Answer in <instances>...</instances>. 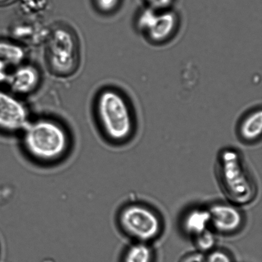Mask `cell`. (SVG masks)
I'll use <instances>...</instances> for the list:
<instances>
[{
	"label": "cell",
	"mask_w": 262,
	"mask_h": 262,
	"mask_svg": "<svg viewBox=\"0 0 262 262\" xmlns=\"http://www.w3.org/2000/svg\"><path fill=\"white\" fill-rule=\"evenodd\" d=\"M119 222L123 230L139 243L155 239L162 230L158 214L150 208L140 204L125 207L120 213Z\"/></svg>",
	"instance_id": "5"
},
{
	"label": "cell",
	"mask_w": 262,
	"mask_h": 262,
	"mask_svg": "<svg viewBox=\"0 0 262 262\" xmlns=\"http://www.w3.org/2000/svg\"><path fill=\"white\" fill-rule=\"evenodd\" d=\"M24 145L33 158L42 161L56 160L66 153L68 133L59 123L40 119L25 128Z\"/></svg>",
	"instance_id": "1"
},
{
	"label": "cell",
	"mask_w": 262,
	"mask_h": 262,
	"mask_svg": "<svg viewBox=\"0 0 262 262\" xmlns=\"http://www.w3.org/2000/svg\"><path fill=\"white\" fill-rule=\"evenodd\" d=\"M219 162L220 181L226 196L233 204H250L256 196V187L240 154L234 149H225Z\"/></svg>",
	"instance_id": "3"
},
{
	"label": "cell",
	"mask_w": 262,
	"mask_h": 262,
	"mask_svg": "<svg viewBox=\"0 0 262 262\" xmlns=\"http://www.w3.org/2000/svg\"><path fill=\"white\" fill-rule=\"evenodd\" d=\"M152 252L144 243H137L131 246L125 253L124 262H151Z\"/></svg>",
	"instance_id": "13"
},
{
	"label": "cell",
	"mask_w": 262,
	"mask_h": 262,
	"mask_svg": "<svg viewBox=\"0 0 262 262\" xmlns=\"http://www.w3.org/2000/svg\"><path fill=\"white\" fill-rule=\"evenodd\" d=\"M45 53L49 68L56 75L69 76L78 68V41L68 27L58 26L48 33Z\"/></svg>",
	"instance_id": "4"
},
{
	"label": "cell",
	"mask_w": 262,
	"mask_h": 262,
	"mask_svg": "<svg viewBox=\"0 0 262 262\" xmlns=\"http://www.w3.org/2000/svg\"><path fill=\"white\" fill-rule=\"evenodd\" d=\"M210 225L217 232L232 233L237 232L242 227L244 216L242 212L235 205L218 203L209 209Z\"/></svg>",
	"instance_id": "8"
},
{
	"label": "cell",
	"mask_w": 262,
	"mask_h": 262,
	"mask_svg": "<svg viewBox=\"0 0 262 262\" xmlns=\"http://www.w3.org/2000/svg\"><path fill=\"white\" fill-rule=\"evenodd\" d=\"M26 57L24 48L19 43L0 40V66L8 69L23 63Z\"/></svg>",
	"instance_id": "10"
},
{
	"label": "cell",
	"mask_w": 262,
	"mask_h": 262,
	"mask_svg": "<svg viewBox=\"0 0 262 262\" xmlns=\"http://www.w3.org/2000/svg\"><path fill=\"white\" fill-rule=\"evenodd\" d=\"M262 133V112L255 110L243 120L240 127V135L246 141H256Z\"/></svg>",
	"instance_id": "12"
},
{
	"label": "cell",
	"mask_w": 262,
	"mask_h": 262,
	"mask_svg": "<svg viewBox=\"0 0 262 262\" xmlns=\"http://www.w3.org/2000/svg\"><path fill=\"white\" fill-rule=\"evenodd\" d=\"M151 9L163 10L168 9L173 0H145Z\"/></svg>",
	"instance_id": "17"
},
{
	"label": "cell",
	"mask_w": 262,
	"mask_h": 262,
	"mask_svg": "<svg viewBox=\"0 0 262 262\" xmlns=\"http://www.w3.org/2000/svg\"><path fill=\"white\" fill-rule=\"evenodd\" d=\"M205 262H231V259L225 251L217 250L210 253Z\"/></svg>",
	"instance_id": "16"
},
{
	"label": "cell",
	"mask_w": 262,
	"mask_h": 262,
	"mask_svg": "<svg viewBox=\"0 0 262 262\" xmlns=\"http://www.w3.org/2000/svg\"><path fill=\"white\" fill-rule=\"evenodd\" d=\"M6 1V0H0V4H2V3Z\"/></svg>",
	"instance_id": "19"
},
{
	"label": "cell",
	"mask_w": 262,
	"mask_h": 262,
	"mask_svg": "<svg viewBox=\"0 0 262 262\" xmlns=\"http://www.w3.org/2000/svg\"><path fill=\"white\" fill-rule=\"evenodd\" d=\"M40 73L35 66L22 63L9 73L7 83L18 94H30L40 83Z\"/></svg>",
	"instance_id": "9"
},
{
	"label": "cell",
	"mask_w": 262,
	"mask_h": 262,
	"mask_svg": "<svg viewBox=\"0 0 262 262\" xmlns=\"http://www.w3.org/2000/svg\"><path fill=\"white\" fill-rule=\"evenodd\" d=\"M120 0H95L100 11L110 13L114 11L119 6Z\"/></svg>",
	"instance_id": "15"
},
{
	"label": "cell",
	"mask_w": 262,
	"mask_h": 262,
	"mask_svg": "<svg viewBox=\"0 0 262 262\" xmlns=\"http://www.w3.org/2000/svg\"><path fill=\"white\" fill-rule=\"evenodd\" d=\"M210 225L209 210L201 208H196L187 212L183 221L185 231L194 237L207 230Z\"/></svg>",
	"instance_id": "11"
},
{
	"label": "cell",
	"mask_w": 262,
	"mask_h": 262,
	"mask_svg": "<svg viewBox=\"0 0 262 262\" xmlns=\"http://www.w3.org/2000/svg\"><path fill=\"white\" fill-rule=\"evenodd\" d=\"M194 238L198 248L204 251L212 250L216 242L214 233L209 228L195 236Z\"/></svg>",
	"instance_id": "14"
},
{
	"label": "cell",
	"mask_w": 262,
	"mask_h": 262,
	"mask_svg": "<svg viewBox=\"0 0 262 262\" xmlns=\"http://www.w3.org/2000/svg\"><path fill=\"white\" fill-rule=\"evenodd\" d=\"M136 24L138 30L151 41L163 42L176 32L178 17L176 13L168 9L158 10L148 7L140 13Z\"/></svg>",
	"instance_id": "6"
},
{
	"label": "cell",
	"mask_w": 262,
	"mask_h": 262,
	"mask_svg": "<svg viewBox=\"0 0 262 262\" xmlns=\"http://www.w3.org/2000/svg\"><path fill=\"white\" fill-rule=\"evenodd\" d=\"M9 74V70L7 69L0 66V84L7 83Z\"/></svg>",
	"instance_id": "18"
},
{
	"label": "cell",
	"mask_w": 262,
	"mask_h": 262,
	"mask_svg": "<svg viewBox=\"0 0 262 262\" xmlns=\"http://www.w3.org/2000/svg\"><path fill=\"white\" fill-rule=\"evenodd\" d=\"M27 107L13 95L0 90V130L14 133L28 125Z\"/></svg>",
	"instance_id": "7"
},
{
	"label": "cell",
	"mask_w": 262,
	"mask_h": 262,
	"mask_svg": "<svg viewBox=\"0 0 262 262\" xmlns=\"http://www.w3.org/2000/svg\"><path fill=\"white\" fill-rule=\"evenodd\" d=\"M96 110L100 124L110 140L117 142L130 137L133 131L132 112L121 93L105 89L97 97Z\"/></svg>",
	"instance_id": "2"
}]
</instances>
